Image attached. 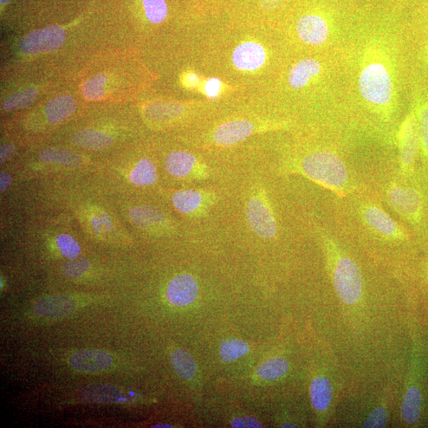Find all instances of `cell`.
<instances>
[{"label":"cell","instance_id":"cb8c5ba5","mask_svg":"<svg viewBox=\"0 0 428 428\" xmlns=\"http://www.w3.org/2000/svg\"><path fill=\"white\" fill-rule=\"evenodd\" d=\"M131 183L138 186H150L157 181V172L154 164L148 159L141 160L129 176Z\"/></svg>","mask_w":428,"mask_h":428},{"label":"cell","instance_id":"e0dca14e","mask_svg":"<svg viewBox=\"0 0 428 428\" xmlns=\"http://www.w3.org/2000/svg\"><path fill=\"white\" fill-rule=\"evenodd\" d=\"M321 70V64L316 60L304 59L298 61L290 70L288 77L290 86L295 89L307 86L312 78L320 73Z\"/></svg>","mask_w":428,"mask_h":428},{"label":"cell","instance_id":"ba28073f","mask_svg":"<svg viewBox=\"0 0 428 428\" xmlns=\"http://www.w3.org/2000/svg\"><path fill=\"white\" fill-rule=\"evenodd\" d=\"M113 357L100 350H81L71 356L69 363L78 371L96 374L106 371L113 364Z\"/></svg>","mask_w":428,"mask_h":428},{"label":"cell","instance_id":"d6986e66","mask_svg":"<svg viewBox=\"0 0 428 428\" xmlns=\"http://www.w3.org/2000/svg\"><path fill=\"white\" fill-rule=\"evenodd\" d=\"M310 398L315 410L326 412L333 400V386L323 376L316 377L310 386Z\"/></svg>","mask_w":428,"mask_h":428},{"label":"cell","instance_id":"f546056e","mask_svg":"<svg viewBox=\"0 0 428 428\" xmlns=\"http://www.w3.org/2000/svg\"><path fill=\"white\" fill-rule=\"evenodd\" d=\"M107 77L105 75H97L83 83L82 93L84 97L89 100H99L105 95V84Z\"/></svg>","mask_w":428,"mask_h":428},{"label":"cell","instance_id":"2e32d148","mask_svg":"<svg viewBox=\"0 0 428 428\" xmlns=\"http://www.w3.org/2000/svg\"><path fill=\"white\" fill-rule=\"evenodd\" d=\"M81 398L88 403L115 404L123 399L122 392L119 388L105 384H95L84 388L81 393Z\"/></svg>","mask_w":428,"mask_h":428},{"label":"cell","instance_id":"4dcf8cb0","mask_svg":"<svg viewBox=\"0 0 428 428\" xmlns=\"http://www.w3.org/2000/svg\"><path fill=\"white\" fill-rule=\"evenodd\" d=\"M145 15L153 23L165 21L167 16V6L165 0H143Z\"/></svg>","mask_w":428,"mask_h":428},{"label":"cell","instance_id":"44dd1931","mask_svg":"<svg viewBox=\"0 0 428 428\" xmlns=\"http://www.w3.org/2000/svg\"><path fill=\"white\" fill-rule=\"evenodd\" d=\"M76 107V102L71 96L61 95L49 102L45 113L52 124H57L73 114Z\"/></svg>","mask_w":428,"mask_h":428},{"label":"cell","instance_id":"d590c367","mask_svg":"<svg viewBox=\"0 0 428 428\" xmlns=\"http://www.w3.org/2000/svg\"><path fill=\"white\" fill-rule=\"evenodd\" d=\"M222 90V82L217 78H212L206 82L205 93L210 98H216Z\"/></svg>","mask_w":428,"mask_h":428},{"label":"cell","instance_id":"6da1fadb","mask_svg":"<svg viewBox=\"0 0 428 428\" xmlns=\"http://www.w3.org/2000/svg\"><path fill=\"white\" fill-rule=\"evenodd\" d=\"M333 282L341 301L352 306L362 295L363 282L358 265L345 254L332 237H323Z\"/></svg>","mask_w":428,"mask_h":428},{"label":"cell","instance_id":"7402d4cb","mask_svg":"<svg viewBox=\"0 0 428 428\" xmlns=\"http://www.w3.org/2000/svg\"><path fill=\"white\" fill-rule=\"evenodd\" d=\"M202 193L194 190L180 191L174 194L172 203L180 213L190 214L200 210L204 203Z\"/></svg>","mask_w":428,"mask_h":428},{"label":"cell","instance_id":"603a6c76","mask_svg":"<svg viewBox=\"0 0 428 428\" xmlns=\"http://www.w3.org/2000/svg\"><path fill=\"white\" fill-rule=\"evenodd\" d=\"M170 359L174 371L182 379H191L196 374V362L185 350H174L171 354Z\"/></svg>","mask_w":428,"mask_h":428},{"label":"cell","instance_id":"52a82bcc","mask_svg":"<svg viewBox=\"0 0 428 428\" xmlns=\"http://www.w3.org/2000/svg\"><path fill=\"white\" fill-rule=\"evenodd\" d=\"M246 215L251 230L258 236L265 239L275 237L278 231L276 220L264 198H251L246 208Z\"/></svg>","mask_w":428,"mask_h":428},{"label":"cell","instance_id":"5b68a950","mask_svg":"<svg viewBox=\"0 0 428 428\" xmlns=\"http://www.w3.org/2000/svg\"><path fill=\"white\" fill-rule=\"evenodd\" d=\"M386 198L388 205L402 218L413 222L420 218L422 201L417 190L393 183L388 187Z\"/></svg>","mask_w":428,"mask_h":428},{"label":"cell","instance_id":"30bf717a","mask_svg":"<svg viewBox=\"0 0 428 428\" xmlns=\"http://www.w3.org/2000/svg\"><path fill=\"white\" fill-rule=\"evenodd\" d=\"M296 28L302 40L310 44H323L328 35L326 19L317 14L302 16L298 19Z\"/></svg>","mask_w":428,"mask_h":428},{"label":"cell","instance_id":"5bb4252c","mask_svg":"<svg viewBox=\"0 0 428 428\" xmlns=\"http://www.w3.org/2000/svg\"><path fill=\"white\" fill-rule=\"evenodd\" d=\"M419 135L416 122L408 120L402 129L400 141V170L404 174H410L413 170L418 147Z\"/></svg>","mask_w":428,"mask_h":428},{"label":"cell","instance_id":"4316f807","mask_svg":"<svg viewBox=\"0 0 428 428\" xmlns=\"http://www.w3.org/2000/svg\"><path fill=\"white\" fill-rule=\"evenodd\" d=\"M289 363L281 357L270 359L258 368L257 374L264 380H277L283 377L289 371Z\"/></svg>","mask_w":428,"mask_h":428},{"label":"cell","instance_id":"7c38bea8","mask_svg":"<svg viewBox=\"0 0 428 428\" xmlns=\"http://www.w3.org/2000/svg\"><path fill=\"white\" fill-rule=\"evenodd\" d=\"M78 303L74 298L55 295L41 298L34 307L35 313L42 317H62L66 316L77 309Z\"/></svg>","mask_w":428,"mask_h":428},{"label":"cell","instance_id":"ac0fdd59","mask_svg":"<svg viewBox=\"0 0 428 428\" xmlns=\"http://www.w3.org/2000/svg\"><path fill=\"white\" fill-rule=\"evenodd\" d=\"M71 141L76 146L95 151L107 149L114 143L112 136L95 129H84L76 133Z\"/></svg>","mask_w":428,"mask_h":428},{"label":"cell","instance_id":"b9f144b4","mask_svg":"<svg viewBox=\"0 0 428 428\" xmlns=\"http://www.w3.org/2000/svg\"><path fill=\"white\" fill-rule=\"evenodd\" d=\"M153 427H172L170 424H160V425H155Z\"/></svg>","mask_w":428,"mask_h":428},{"label":"cell","instance_id":"9a60e30c","mask_svg":"<svg viewBox=\"0 0 428 428\" xmlns=\"http://www.w3.org/2000/svg\"><path fill=\"white\" fill-rule=\"evenodd\" d=\"M422 407V398L420 388L413 380L408 386L401 405V417L408 425H414L418 422Z\"/></svg>","mask_w":428,"mask_h":428},{"label":"cell","instance_id":"ab89813d","mask_svg":"<svg viewBox=\"0 0 428 428\" xmlns=\"http://www.w3.org/2000/svg\"><path fill=\"white\" fill-rule=\"evenodd\" d=\"M184 81L186 86L194 87L196 86L199 82V78L196 73H191L186 75Z\"/></svg>","mask_w":428,"mask_h":428},{"label":"cell","instance_id":"d4e9b609","mask_svg":"<svg viewBox=\"0 0 428 428\" xmlns=\"http://www.w3.org/2000/svg\"><path fill=\"white\" fill-rule=\"evenodd\" d=\"M39 159L48 163L59 164L64 166L80 165L82 158L80 155L61 148L45 149L39 155Z\"/></svg>","mask_w":428,"mask_h":428},{"label":"cell","instance_id":"8fae6325","mask_svg":"<svg viewBox=\"0 0 428 428\" xmlns=\"http://www.w3.org/2000/svg\"><path fill=\"white\" fill-rule=\"evenodd\" d=\"M253 131L254 126L249 121H231L216 129L213 139L218 145L230 146L247 139Z\"/></svg>","mask_w":428,"mask_h":428},{"label":"cell","instance_id":"d6a6232c","mask_svg":"<svg viewBox=\"0 0 428 428\" xmlns=\"http://www.w3.org/2000/svg\"><path fill=\"white\" fill-rule=\"evenodd\" d=\"M90 263L86 258H73L64 263L62 271L64 275L71 278H78L83 276L88 271Z\"/></svg>","mask_w":428,"mask_h":428},{"label":"cell","instance_id":"f1b7e54d","mask_svg":"<svg viewBox=\"0 0 428 428\" xmlns=\"http://www.w3.org/2000/svg\"><path fill=\"white\" fill-rule=\"evenodd\" d=\"M37 95L35 88L25 89L23 92L15 94L6 100L3 103V107L6 112L24 108L35 100Z\"/></svg>","mask_w":428,"mask_h":428},{"label":"cell","instance_id":"74e56055","mask_svg":"<svg viewBox=\"0 0 428 428\" xmlns=\"http://www.w3.org/2000/svg\"><path fill=\"white\" fill-rule=\"evenodd\" d=\"M15 148L11 144H5L1 146V151H0V160L1 164L4 163L6 160H8L13 153H14Z\"/></svg>","mask_w":428,"mask_h":428},{"label":"cell","instance_id":"f35d334b","mask_svg":"<svg viewBox=\"0 0 428 428\" xmlns=\"http://www.w3.org/2000/svg\"><path fill=\"white\" fill-rule=\"evenodd\" d=\"M11 184V177H10V174L2 172L1 174H0V191H1V192L5 191L10 186Z\"/></svg>","mask_w":428,"mask_h":428},{"label":"cell","instance_id":"7bdbcfd3","mask_svg":"<svg viewBox=\"0 0 428 428\" xmlns=\"http://www.w3.org/2000/svg\"><path fill=\"white\" fill-rule=\"evenodd\" d=\"M0 1H1L2 4H6L10 1V0H0Z\"/></svg>","mask_w":428,"mask_h":428},{"label":"cell","instance_id":"484cf974","mask_svg":"<svg viewBox=\"0 0 428 428\" xmlns=\"http://www.w3.org/2000/svg\"><path fill=\"white\" fill-rule=\"evenodd\" d=\"M129 216L133 222L143 228L163 223L165 220L164 213L149 206L133 207L129 210Z\"/></svg>","mask_w":428,"mask_h":428},{"label":"cell","instance_id":"7a4b0ae2","mask_svg":"<svg viewBox=\"0 0 428 428\" xmlns=\"http://www.w3.org/2000/svg\"><path fill=\"white\" fill-rule=\"evenodd\" d=\"M304 176L337 194L347 191L349 173L343 160L329 151H319L307 155L301 163Z\"/></svg>","mask_w":428,"mask_h":428},{"label":"cell","instance_id":"ffe728a7","mask_svg":"<svg viewBox=\"0 0 428 428\" xmlns=\"http://www.w3.org/2000/svg\"><path fill=\"white\" fill-rule=\"evenodd\" d=\"M197 164L196 157L186 152H174L168 155L165 167L171 176L176 178H184L194 170Z\"/></svg>","mask_w":428,"mask_h":428},{"label":"cell","instance_id":"1f68e13d","mask_svg":"<svg viewBox=\"0 0 428 428\" xmlns=\"http://www.w3.org/2000/svg\"><path fill=\"white\" fill-rule=\"evenodd\" d=\"M57 245L61 254L69 259H73L81 255V249L73 237L67 234H61L57 238Z\"/></svg>","mask_w":428,"mask_h":428},{"label":"cell","instance_id":"9c48e42d","mask_svg":"<svg viewBox=\"0 0 428 428\" xmlns=\"http://www.w3.org/2000/svg\"><path fill=\"white\" fill-rule=\"evenodd\" d=\"M198 294V283L191 275L174 277L167 287V300L176 307L188 306L196 301Z\"/></svg>","mask_w":428,"mask_h":428},{"label":"cell","instance_id":"8d00e7d4","mask_svg":"<svg viewBox=\"0 0 428 428\" xmlns=\"http://www.w3.org/2000/svg\"><path fill=\"white\" fill-rule=\"evenodd\" d=\"M231 425L232 427H263L258 420L250 417L233 419Z\"/></svg>","mask_w":428,"mask_h":428},{"label":"cell","instance_id":"83f0119b","mask_svg":"<svg viewBox=\"0 0 428 428\" xmlns=\"http://www.w3.org/2000/svg\"><path fill=\"white\" fill-rule=\"evenodd\" d=\"M249 352L247 343L237 339L225 341L220 348V357L224 362L234 361Z\"/></svg>","mask_w":428,"mask_h":428},{"label":"cell","instance_id":"8992f818","mask_svg":"<svg viewBox=\"0 0 428 428\" xmlns=\"http://www.w3.org/2000/svg\"><path fill=\"white\" fill-rule=\"evenodd\" d=\"M66 40L64 30L58 25L30 32L19 44V49L25 54H40L49 53L61 48Z\"/></svg>","mask_w":428,"mask_h":428},{"label":"cell","instance_id":"3957f363","mask_svg":"<svg viewBox=\"0 0 428 428\" xmlns=\"http://www.w3.org/2000/svg\"><path fill=\"white\" fill-rule=\"evenodd\" d=\"M357 208L362 225L372 235L390 242L405 238V230L379 204L364 201Z\"/></svg>","mask_w":428,"mask_h":428},{"label":"cell","instance_id":"e575fe53","mask_svg":"<svg viewBox=\"0 0 428 428\" xmlns=\"http://www.w3.org/2000/svg\"><path fill=\"white\" fill-rule=\"evenodd\" d=\"M420 129L423 149L428 157V107H425L420 110Z\"/></svg>","mask_w":428,"mask_h":428},{"label":"cell","instance_id":"277c9868","mask_svg":"<svg viewBox=\"0 0 428 428\" xmlns=\"http://www.w3.org/2000/svg\"><path fill=\"white\" fill-rule=\"evenodd\" d=\"M359 87L367 101L377 105H385L392 96V83L390 74L381 64H369L362 70Z\"/></svg>","mask_w":428,"mask_h":428},{"label":"cell","instance_id":"836d02e7","mask_svg":"<svg viewBox=\"0 0 428 428\" xmlns=\"http://www.w3.org/2000/svg\"><path fill=\"white\" fill-rule=\"evenodd\" d=\"M387 418L386 408L384 406H379L369 415L362 427L367 428L384 427L386 424Z\"/></svg>","mask_w":428,"mask_h":428},{"label":"cell","instance_id":"4fadbf2b","mask_svg":"<svg viewBox=\"0 0 428 428\" xmlns=\"http://www.w3.org/2000/svg\"><path fill=\"white\" fill-rule=\"evenodd\" d=\"M266 51L256 42H244L237 47L232 54V62L241 70L254 71L263 66Z\"/></svg>","mask_w":428,"mask_h":428},{"label":"cell","instance_id":"60d3db41","mask_svg":"<svg viewBox=\"0 0 428 428\" xmlns=\"http://www.w3.org/2000/svg\"><path fill=\"white\" fill-rule=\"evenodd\" d=\"M283 1V0H262V4L265 8L274 9Z\"/></svg>","mask_w":428,"mask_h":428}]
</instances>
